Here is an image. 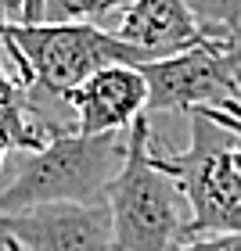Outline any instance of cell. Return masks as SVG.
I'll list each match as a JSON object with an SVG mask.
<instances>
[{
	"mask_svg": "<svg viewBox=\"0 0 241 251\" xmlns=\"http://www.w3.org/2000/svg\"><path fill=\"white\" fill-rule=\"evenodd\" d=\"M148 79V111L223 108L241 94V47L209 40L202 47L141 65Z\"/></svg>",
	"mask_w": 241,
	"mask_h": 251,
	"instance_id": "cell-5",
	"label": "cell"
},
{
	"mask_svg": "<svg viewBox=\"0 0 241 251\" xmlns=\"http://www.w3.org/2000/svg\"><path fill=\"white\" fill-rule=\"evenodd\" d=\"M0 50H7V58L18 65V79L26 90L61 100L101 68L151 61L144 50L122 43L116 32L87 22H40V25L7 22L0 32Z\"/></svg>",
	"mask_w": 241,
	"mask_h": 251,
	"instance_id": "cell-1",
	"label": "cell"
},
{
	"mask_svg": "<svg viewBox=\"0 0 241 251\" xmlns=\"http://www.w3.org/2000/svg\"><path fill=\"white\" fill-rule=\"evenodd\" d=\"M0 7H4V0H0Z\"/></svg>",
	"mask_w": 241,
	"mask_h": 251,
	"instance_id": "cell-17",
	"label": "cell"
},
{
	"mask_svg": "<svg viewBox=\"0 0 241 251\" xmlns=\"http://www.w3.org/2000/svg\"><path fill=\"white\" fill-rule=\"evenodd\" d=\"M4 15L18 25H40L47 22V0H4Z\"/></svg>",
	"mask_w": 241,
	"mask_h": 251,
	"instance_id": "cell-12",
	"label": "cell"
},
{
	"mask_svg": "<svg viewBox=\"0 0 241 251\" xmlns=\"http://www.w3.org/2000/svg\"><path fill=\"white\" fill-rule=\"evenodd\" d=\"M0 241L11 251H116L108 204H36L0 212Z\"/></svg>",
	"mask_w": 241,
	"mask_h": 251,
	"instance_id": "cell-6",
	"label": "cell"
},
{
	"mask_svg": "<svg viewBox=\"0 0 241 251\" xmlns=\"http://www.w3.org/2000/svg\"><path fill=\"white\" fill-rule=\"evenodd\" d=\"M0 251H11V248H4V241H0Z\"/></svg>",
	"mask_w": 241,
	"mask_h": 251,
	"instance_id": "cell-16",
	"label": "cell"
},
{
	"mask_svg": "<svg viewBox=\"0 0 241 251\" xmlns=\"http://www.w3.org/2000/svg\"><path fill=\"white\" fill-rule=\"evenodd\" d=\"M122 133L83 136L61 129L43 151L18 162L15 176L0 187V212H22L36 204H105L112 179L126 165Z\"/></svg>",
	"mask_w": 241,
	"mask_h": 251,
	"instance_id": "cell-2",
	"label": "cell"
},
{
	"mask_svg": "<svg viewBox=\"0 0 241 251\" xmlns=\"http://www.w3.org/2000/svg\"><path fill=\"white\" fill-rule=\"evenodd\" d=\"M126 165L112 179L105 204L112 212L116 251H169L183 241L187 219L180 215V190L151 158L148 115L126 133Z\"/></svg>",
	"mask_w": 241,
	"mask_h": 251,
	"instance_id": "cell-4",
	"label": "cell"
},
{
	"mask_svg": "<svg viewBox=\"0 0 241 251\" xmlns=\"http://www.w3.org/2000/svg\"><path fill=\"white\" fill-rule=\"evenodd\" d=\"M137 0H47V22H87L97 25L112 11H126Z\"/></svg>",
	"mask_w": 241,
	"mask_h": 251,
	"instance_id": "cell-11",
	"label": "cell"
},
{
	"mask_svg": "<svg viewBox=\"0 0 241 251\" xmlns=\"http://www.w3.org/2000/svg\"><path fill=\"white\" fill-rule=\"evenodd\" d=\"M4 25H7V15H4V7H0V32H4Z\"/></svg>",
	"mask_w": 241,
	"mask_h": 251,
	"instance_id": "cell-15",
	"label": "cell"
},
{
	"mask_svg": "<svg viewBox=\"0 0 241 251\" xmlns=\"http://www.w3.org/2000/svg\"><path fill=\"white\" fill-rule=\"evenodd\" d=\"M212 40L241 47V0H187Z\"/></svg>",
	"mask_w": 241,
	"mask_h": 251,
	"instance_id": "cell-10",
	"label": "cell"
},
{
	"mask_svg": "<svg viewBox=\"0 0 241 251\" xmlns=\"http://www.w3.org/2000/svg\"><path fill=\"white\" fill-rule=\"evenodd\" d=\"M61 133V126H47L32 115L29 100H26V86H22L18 75H11L4 61H0V169H4V158L15 151H43L54 136Z\"/></svg>",
	"mask_w": 241,
	"mask_h": 251,
	"instance_id": "cell-9",
	"label": "cell"
},
{
	"mask_svg": "<svg viewBox=\"0 0 241 251\" xmlns=\"http://www.w3.org/2000/svg\"><path fill=\"white\" fill-rule=\"evenodd\" d=\"M116 36L144 50L151 61L173 58V54H183L212 40L187 0H137L133 7L122 11Z\"/></svg>",
	"mask_w": 241,
	"mask_h": 251,
	"instance_id": "cell-8",
	"label": "cell"
},
{
	"mask_svg": "<svg viewBox=\"0 0 241 251\" xmlns=\"http://www.w3.org/2000/svg\"><path fill=\"white\" fill-rule=\"evenodd\" d=\"M65 104L76 115V133L83 136L130 133L133 122L148 115V79L141 65H112L76 86Z\"/></svg>",
	"mask_w": 241,
	"mask_h": 251,
	"instance_id": "cell-7",
	"label": "cell"
},
{
	"mask_svg": "<svg viewBox=\"0 0 241 251\" xmlns=\"http://www.w3.org/2000/svg\"><path fill=\"white\" fill-rule=\"evenodd\" d=\"M198 115H205L216 126H223L227 133H234L241 140V100H231V104H223V108H202Z\"/></svg>",
	"mask_w": 241,
	"mask_h": 251,
	"instance_id": "cell-14",
	"label": "cell"
},
{
	"mask_svg": "<svg viewBox=\"0 0 241 251\" xmlns=\"http://www.w3.org/2000/svg\"><path fill=\"white\" fill-rule=\"evenodd\" d=\"M169 251H241V237L238 233H212V237H191L180 241Z\"/></svg>",
	"mask_w": 241,
	"mask_h": 251,
	"instance_id": "cell-13",
	"label": "cell"
},
{
	"mask_svg": "<svg viewBox=\"0 0 241 251\" xmlns=\"http://www.w3.org/2000/svg\"><path fill=\"white\" fill-rule=\"evenodd\" d=\"M151 158L187 204L183 241L212 233L241 237V140L234 133L191 111V147L158 151L151 144Z\"/></svg>",
	"mask_w": 241,
	"mask_h": 251,
	"instance_id": "cell-3",
	"label": "cell"
},
{
	"mask_svg": "<svg viewBox=\"0 0 241 251\" xmlns=\"http://www.w3.org/2000/svg\"><path fill=\"white\" fill-rule=\"evenodd\" d=\"M238 100H241V94H238Z\"/></svg>",
	"mask_w": 241,
	"mask_h": 251,
	"instance_id": "cell-18",
	"label": "cell"
}]
</instances>
